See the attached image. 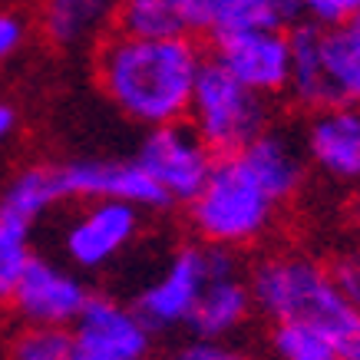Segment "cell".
I'll return each mask as SVG.
<instances>
[{
  "mask_svg": "<svg viewBox=\"0 0 360 360\" xmlns=\"http://www.w3.org/2000/svg\"><path fill=\"white\" fill-rule=\"evenodd\" d=\"M235 262L229 248H212V245H182L175 248L159 278L149 281L132 301V311L142 317V324L159 334V330L186 328L198 297L208 288L212 274Z\"/></svg>",
  "mask_w": 360,
  "mask_h": 360,
  "instance_id": "5",
  "label": "cell"
},
{
  "mask_svg": "<svg viewBox=\"0 0 360 360\" xmlns=\"http://www.w3.org/2000/svg\"><path fill=\"white\" fill-rule=\"evenodd\" d=\"M56 202H63L60 182H56V165H30V169L13 175L11 186L4 188L0 215L33 229V221L44 219Z\"/></svg>",
  "mask_w": 360,
  "mask_h": 360,
  "instance_id": "18",
  "label": "cell"
},
{
  "mask_svg": "<svg viewBox=\"0 0 360 360\" xmlns=\"http://www.w3.org/2000/svg\"><path fill=\"white\" fill-rule=\"evenodd\" d=\"M350 221H354V225H357V231H360V192L350 198Z\"/></svg>",
  "mask_w": 360,
  "mask_h": 360,
  "instance_id": "29",
  "label": "cell"
},
{
  "mask_svg": "<svg viewBox=\"0 0 360 360\" xmlns=\"http://www.w3.org/2000/svg\"><path fill=\"white\" fill-rule=\"evenodd\" d=\"M136 162L169 198V205L172 202L192 205V198L205 188L208 175H212L215 155L208 153L205 142L192 132L188 122H172V126L146 132Z\"/></svg>",
  "mask_w": 360,
  "mask_h": 360,
  "instance_id": "6",
  "label": "cell"
},
{
  "mask_svg": "<svg viewBox=\"0 0 360 360\" xmlns=\"http://www.w3.org/2000/svg\"><path fill=\"white\" fill-rule=\"evenodd\" d=\"M13 126H17V112H13L11 106H7V103H0V142L11 136Z\"/></svg>",
  "mask_w": 360,
  "mask_h": 360,
  "instance_id": "28",
  "label": "cell"
},
{
  "mask_svg": "<svg viewBox=\"0 0 360 360\" xmlns=\"http://www.w3.org/2000/svg\"><path fill=\"white\" fill-rule=\"evenodd\" d=\"M89 297V288L77 274L33 255L11 297V307L27 328H73Z\"/></svg>",
  "mask_w": 360,
  "mask_h": 360,
  "instance_id": "9",
  "label": "cell"
},
{
  "mask_svg": "<svg viewBox=\"0 0 360 360\" xmlns=\"http://www.w3.org/2000/svg\"><path fill=\"white\" fill-rule=\"evenodd\" d=\"M288 93L295 96L297 106H304L311 112L338 106L328 70H324V30L311 27L307 20H297L291 27V83H288Z\"/></svg>",
  "mask_w": 360,
  "mask_h": 360,
  "instance_id": "16",
  "label": "cell"
},
{
  "mask_svg": "<svg viewBox=\"0 0 360 360\" xmlns=\"http://www.w3.org/2000/svg\"><path fill=\"white\" fill-rule=\"evenodd\" d=\"M56 182L63 198L83 202H122L132 208H169V198L159 192L136 159H73L56 165Z\"/></svg>",
  "mask_w": 360,
  "mask_h": 360,
  "instance_id": "7",
  "label": "cell"
},
{
  "mask_svg": "<svg viewBox=\"0 0 360 360\" xmlns=\"http://www.w3.org/2000/svg\"><path fill=\"white\" fill-rule=\"evenodd\" d=\"M350 27H354V30H360V0H357V11H354V20H350Z\"/></svg>",
  "mask_w": 360,
  "mask_h": 360,
  "instance_id": "30",
  "label": "cell"
},
{
  "mask_svg": "<svg viewBox=\"0 0 360 360\" xmlns=\"http://www.w3.org/2000/svg\"><path fill=\"white\" fill-rule=\"evenodd\" d=\"M248 295L271 324H307L324 334L334 360H360V311L340 297L328 264L307 255H268L248 271Z\"/></svg>",
  "mask_w": 360,
  "mask_h": 360,
  "instance_id": "2",
  "label": "cell"
},
{
  "mask_svg": "<svg viewBox=\"0 0 360 360\" xmlns=\"http://www.w3.org/2000/svg\"><path fill=\"white\" fill-rule=\"evenodd\" d=\"M112 13L116 7L96 4V0H56V4H46L40 13V30L56 46H77L89 37H99L103 27L112 20Z\"/></svg>",
  "mask_w": 360,
  "mask_h": 360,
  "instance_id": "17",
  "label": "cell"
},
{
  "mask_svg": "<svg viewBox=\"0 0 360 360\" xmlns=\"http://www.w3.org/2000/svg\"><path fill=\"white\" fill-rule=\"evenodd\" d=\"M205 53L195 37L132 40L110 30L96 46V79L110 103L149 129L188 116Z\"/></svg>",
  "mask_w": 360,
  "mask_h": 360,
  "instance_id": "1",
  "label": "cell"
},
{
  "mask_svg": "<svg viewBox=\"0 0 360 360\" xmlns=\"http://www.w3.org/2000/svg\"><path fill=\"white\" fill-rule=\"evenodd\" d=\"M139 208L122 202H86V208L66 225L63 251L77 268L96 271L129 248V241L139 235Z\"/></svg>",
  "mask_w": 360,
  "mask_h": 360,
  "instance_id": "11",
  "label": "cell"
},
{
  "mask_svg": "<svg viewBox=\"0 0 360 360\" xmlns=\"http://www.w3.org/2000/svg\"><path fill=\"white\" fill-rule=\"evenodd\" d=\"M79 360H149L153 330L142 324L132 304L112 301L106 295H93L73 324Z\"/></svg>",
  "mask_w": 360,
  "mask_h": 360,
  "instance_id": "10",
  "label": "cell"
},
{
  "mask_svg": "<svg viewBox=\"0 0 360 360\" xmlns=\"http://www.w3.org/2000/svg\"><path fill=\"white\" fill-rule=\"evenodd\" d=\"M188 37L208 33L212 40L251 30H291L304 11L281 0H182Z\"/></svg>",
  "mask_w": 360,
  "mask_h": 360,
  "instance_id": "12",
  "label": "cell"
},
{
  "mask_svg": "<svg viewBox=\"0 0 360 360\" xmlns=\"http://www.w3.org/2000/svg\"><path fill=\"white\" fill-rule=\"evenodd\" d=\"M30 262V225L0 215V304H11L13 291H17Z\"/></svg>",
  "mask_w": 360,
  "mask_h": 360,
  "instance_id": "21",
  "label": "cell"
},
{
  "mask_svg": "<svg viewBox=\"0 0 360 360\" xmlns=\"http://www.w3.org/2000/svg\"><path fill=\"white\" fill-rule=\"evenodd\" d=\"M23 40H27V20H23L20 13L0 11V60L11 56Z\"/></svg>",
  "mask_w": 360,
  "mask_h": 360,
  "instance_id": "27",
  "label": "cell"
},
{
  "mask_svg": "<svg viewBox=\"0 0 360 360\" xmlns=\"http://www.w3.org/2000/svg\"><path fill=\"white\" fill-rule=\"evenodd\" d=\"M301 11H304L301 20H307L317 30L330 33V30L350 27L354 11H357V0H307V4H301Z\"/></svg>",
  "mask_w": 360,
  "mask_h": 360,
  "instance_id": "25",
  "label": "cell"
},
{
  "mask_svg": "<svg viewBox=\"0 0 360 360\" xmlns=\"http://www.w3.org/2000/svg\"><path fill=\"white\" fill-rule=\"evenodd\" d=\"M112 30L132 40H172L188 37L186 17H182V0H129L116 7L112 13Z\"/></svg>",
  "mask_w": 360,
  "mask_h": 360,
  "instance_id": "19",
  "label": "cell"
},
{
  "mask_svg": "<svg viewBox=\"0 0 360 360\" xmlns=\"http://www.w3.org/2000/svg\"><path fill=\"white\" fill-rule=\"evenodd\" d=\"M268 347L278 360H334L328 338L307 324H271Z\"/></svg>",
  "mask_w": 360,
  "mask_h": 360,
  "instance_id": "23",
  "label": "cell"
},
{
  "mask_svg": "<svg viewBox=\"0 0 360 360\" xmlns=\"http://www.w3.org/2000/svg\"><path fill=\"white\" fill-rule=\"evenodd\" d=\"M11 360H79L70 328H23L11 340Z\"/></svg>",
  "mask_w": 360,
  "mask_h": 360,
  "instance_id": "22",
  "label": "cell"
},
{
  "mask_svg": "<svg viewBox=\"0 0 360 360\" xmlns=\"http://www.w3.org/2000/svg\"><path fill=\"white\" fill-rule=\"evenodd\" d=\"M251 311H255V304L248 295V281L238 274V262H229L212 274V281L202 291L186 328L192 330V340L229 344V338H235L245 328Z\"/></svg>",
  "mask_w": 360,
  "mask_h": 360,
  "instance_id": "14",
  "label": "cell"
},
{
  "mask_svg": "<svg viewBox=\"0 0 360 360\" xmlns=\"http://www.w3.org/2000/svg\"><path fill=\"white\" fill-rule=\"evenodd\" d=\"M278 208L281 205L264 192L248 165L238 155H225L215 159L205 188L192 198L188 219L202 245L231 251L264 238V231L274 225Z\"/></svg>",
  "mask_w": 360,
  "mask_h": 360,
  "instance_id": "3",
  "label": "cell"
},
{
  "mask_svg": "<svg viewBox=\"0 0 360 360\" xmlns=\"http://www.w3.org/2000/svg\"><path fill=\"white\" fill-rule=\"evenodd\" d=\"M328 274H330V281H334V288L340 291V297L354 311H360V245L340 248L328 262Z\"/></svg>",
  "mask_w": 360,
  "mask_h": 360,
  "instance_id": "24",
  "label": "cell"
},
{
  "mask_svg": "<svg viewBox=\"0 0 360 360\" xmlns=\"http://www.w3.org/2000/svg\"><path fill=\"white\" fill-rule=\"evenodd\" d=\"M324 70L338 106L360 110V30L344 27L324 33Z\"/></svg>",
  "mask_w": 360,
  "mask_h": 360,
  "instance_id": "20",
  "label": "cell"
},
{
  "mask_svg": "<svg viewBox=\"0 0 360 360\" xmlns=\"http://www.w3.org/2000/svg\"><path fill=\"white\" fill-rule=\"evenodd\" d=\"M162 360H258L255 354H248L245 347L235 344H219V340H186L165 354Z\"/></svg>",
  "mask_w": 360,
  "mask_h": 360,
  "instance_id": "26",
  "label": "cell"
},
{
  "mask_svg": "<svg viewBox=\"0 0 360 360\" xmlns=\"http://www.w3.org/2000/svg\"><path fill=\"white\" fill-rule=\"evenodd\" d=\"M188 126L215 159L238 155L268 129V99L255 96L205 56L188 103Z\"/></svg>",
  "mask_w": 360,
  "mask_h": 360,
  "instance_id": "4",
  "label": "cell"
},
{
  "mask_svg": "<svg viewBox=\"0 0 360 360\" xmlns=\"http://www.w3.org/2000/svg\"><path fill=\"white\" fill-rule=\"evenodd\" d=\"M304 155L338 182H360V110L328 106L307 120Z\"/></svg>",
  "mask_w": 360,
  "mask_h": 360,
  "instance_id": "13",
  "label": "cell"
},
{
  "mask_svg": "<svg viewBox=\"0 0 360 360\" xmlns=\"http://www.w3.org/2000/svg\"><path fill=\"white\" fill-rule=\"evenodd\" d=\"M215 63L255 96L271 99L291 83V30H251L212 40Z\"/></svg>",
  "mask_w": 360,
  "mask_h": 360,
  "instance_id": "8",
  "label": "cell"
},
{
  "mask_svg": "<svg viewBox=\"0 0 360 360\" xmlns=\"http://www.w3.org/2000/svg\"><path fill=\"white\" fill-rule=\"evenodd\" d=\"M238 159L248 165L251 175L262 182L264 192L278 205H284L288 198H295L297 188L304 186V169H307L304 146H297L281 129H264L258 139L241 149Z\"/></svg>",
  "mask_w": 360,
  "mask_h": 360,
  "instance_id": "15",
  "label": "cell"
}]
</instances>
